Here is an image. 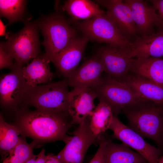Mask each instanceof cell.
<instances>
[{"instance_id":"cell-1","label":"cell","mask_w":163,"mask_h":163,"mask_svg":"<svg viewBox=\"0 0 163 163\" xmlns=\"http://www.w3.org/2000/svg\"><path fill=\"white\" fill-rule=\"evenodd\" d=\"M14 115L15 125L21 135L32 138L40 145L57 140L65 142L69 136L66 133L72 124L68 114L25 108Z\"/></svg>"},{"instance_id":"cell-2","label":"cell","mask_w":163,"mask_h":163,"mask_svg":"<svg viewBox=\"0 0 163 163\" xmlns=\"http://www.w3.org/2000/svg\"><path fill=\"white\" fill-rule=\"evenodd\" d=\"M121 113L126 118L129 127L163 149V104L144 100L127 107Z\"/></svg>"},{"instance_id":"cell-3","label":"cell","mask_w":163,"mask_h":163,"mask_svg":"<svg viewBox=\"0 0 163 163\" xmlns=\"http://www.w3.org/2000/svg\"><path fill=\"white\" fill-rule=\"evenodd\" d=\"M68 86L66 79L34 87L29 86L23 107L30 105L38 110L69 115Z\"/></svg>"},{"instance_id":"cell-4","label":"cell","mask_w":163,"mask_h":163,"mask_svg":"<svg viewBox=\"0 0 163 163\" xmlns=\"http://www.w3.org/2000/svg\"><path fill=\"white\" fill-rule=\"evenodd\" d=\"M44 38L42 44L48 59L62 51L76 37V31L62 14L55 13L36 21Z\"/></svg>"},{"instance_id":"cell-5","label":"cell","mask_w":163,"mask_h":163,"mask_svg":"<svg viewBox=\"0 0 163 163\" xmlns=\"http://www.w3.org/2000/svg\"><path fill=\"white\" fill-rule=\"evenodd\" d=\"M38 28L36 21H25L21 30L15 34L7 32V40L0 43V46L18 66H23L30 59L37 56L40 51Z\"/></svg>"},{"instance_id":"cell-6","label":"cell","mask_w":163,"mask_h":163,"mask_svg":"<svg viewBox=\"0 0 163 163\" xmlns=\"http://www.w3.org/2000/svg\"><path fill=\"white\" fill-rule=\"evenodd\" d=\"M76 23L83 36L89 40L107 43L122 49L128 47L132 43L122 33L106 12Z\"/></svg>"},{"instance_id":"cell-7","label":"cell","mask_w":163,"mask_h":163,"mask_svg":"<svg viewBox=\"0 0 163 163\" xmlns=\"http://www.w3.org/2000/svg\"><path fill=\"white\" fill-rule=\"evenodd\" d=\"M91 88L99 101L109 105L113 114L116 115L121 113L127 107L145 100L138 97L126 85L108 75L101 78Z\"/></svg>"},{"instance_id":"cell-8","label":"cell","mask_w":163,"mask_h":163,"mask_svg":"<svg viewBox=\"0 0 163 163\" xmlns=\"http://www.w3.org/2000/svg\"><path fill=\"white\" fill-rule=\"evenodd\" d=\"M15 64L10 72L1 76L0 80V105L14 113L24 108L23 101L29 86L23 76V66Z\"/></svg>"},{"instance_id":"cell-9","label":"cell","mask_w":163,"mask_h":163,"mask_svg":"<svg viewBox=\"0 0 163 163\" xmlns=\"http://www.w3.org/2000/svg\"><path fill=\"white\" fill-rule=\"evenodd\" d=\"M90 122L88 116L65 142L64 147L56 155L61 163H83L89 147L93 144L98 145L99 136L93 134L90 127Z\"/></svg>"},{"instance_id":"cell-10","label":"cell","mask_w":163,"mask_h":163,"mask_svg":"<svg viewBox=\"0 0 163 163\" xmlns=\"http://www.w3.org/2000/svg\"><path fill=\"white\" fill-rule=\"evenodd\" d=\"M109 129L113 132L111 136L112 138L119 140L134 149L149 163H158L161 154V149L148 143L139 134L123 124L117 115L113 114Z\"/></svg>"},{"instance_id":"cell-11","label":"cell","mask_w":163,"mask_h":163,"mask_svg":"<svg viewBox=\"0 0 163 163\" xmlns=\"http://www.w3.org/2000/svg\"><path fill=\"white\" fill-rule=\"evenodd\" d=\"M89 40L84 36L76 37L61 52L48 59L59 73L67 79L76 69Z\"/></svg>"},{"instance_id":"cell-12","label":"cell","mask_w":163,"mask_h":163,"mask_svg":"<svg viewBox=\"0 0 163 163\" xmlns=\"http://www.w3.org/2000/svg\"><path fill=\"white\" fill-rule=\"evenodd\" d=\"M107 9V15L122 33L133 41L139 37L130 8L121 0H99L95 1Z\"/></svg>"},{"instance_id":"cell-13","label":"cell","mask_w":163,"mask_h":163,"mask_svg":"<svg viewBox=\"0 0 163 163\" xmlns=\"http://www.w3.org/2000/svg\"><path fill=\"white\" fill-rule=\"evenodd\" d=\"M97 97L91 88H73L69 91L68 112L73 124L83 123L95 108L94 101Z\"/></svg>"},{"instance_id":"cell-14","label":"cell","mask_w":163,"mask_h":163,"mask_svg":"<svg viewBox=\"0 0 163 163\" xmlns=\"http://www.w3.org/2000/svg\"><path fill=\"white\" fill-rule=\"evenodd\" d=\"M97 54L104 72L112 78L120 81L129 74L133 58L125 56L120 48L109 45L103 46Z\"/></svg>"},{"instance_id":"cell-15","label":"cell","mask_w":163,"mask_h":163,"mask_svg":"<svg viewBox=\"0 0 163 163\" xmlns=\"http://www.w3.org/2000/svg\"><path fill=\"white\" fill-rule=\"evenodd\" d=\"M104 68L97 54L76 69L66 79L69 86L74 88H91L99 82Z\"/></svg>"},{"instance_id":"cell-16","label":"cell","mask_w":163,"mask_h":163,"mask_svg":"<svg viewBox=\"0 0 163 163\" xmlns=\"http://www.w3.org/2000/svg\"><path fill=\"white\" fill-rule=\"evenodd\" d=\"M121 51L125 56L129 57L163 58V31L145 37H138L129 47Z\"/></svg>"},{"instance_id":"cell-17","label":"cell","mask_w":163,"mask_h":163,"mask_svg":"<svg viewBox=\"0 0 163 163\" xmlns=\"http://www.w3.org/2000/svg\"><path fill=\"white\" fill-rule=\"evenodd\" d=\"M130 7L139 37H145L155 33V15L152 5L147 1L125 0Z\"/></svg>"},{"instance_id":"cell-18","label":"cell","mask_w":163,"mask_h":163,"mask_svg":"<svg viewBox=\"0 0 163 163\" xmlns=\"http://www.w3.org/2000/svg\"><path fill=\"white\" fill-rule=\"evenodd\" d=\"M127 86L138 97L163 105V87L138 75L129 74L120 81Z\"/></svg>"},{"instance_id":"cell-19","label":"cell","mask_w":163,"mask_h":163,"mask_svg":"<svg viewBox=\"0 0 163 163\" xmlns=\"http://www.w3.org/2000/svg\"><path fill=\"white\" fill-rule=\"evenodd\" d=\"M129 74L141 76L163 87V58H133Z\"/></svg>"},{"instance_id":"cell-20","label":"cell","mask_w":163,"mask_h":163,"mask_svg":"<svg viewBox=\"0 0 163 163\" xmlns=\"http://www.w3.org/2000/svg\"><path fill=\"white\" fill-rule=\"evenodd\" d=\"M50 62L43 54L34 58L27 66L23 67V76L28 85L34 87L51 81L53 74L50 71Z\"/></svg>"},{"instance_id":"cell-21","label":"cell","mask_w":163,"mask_h":163,"mask_svg":"<svg viewBox=\"0 0 163 163\" xmlns=\"http://www.w3.org/2000/svg\"><path fill=\"white\" fill-rule=\"evenodd\" d=\"M104 163H149L141 155L126 145L110 139L104 151Z\"/></svg>"},{"instance_id":"cell-22","label":"cell","mask_w":163,"mask_h":163,"mask_svg":"<svg viewBox=\"0 0 163 163\" xmlns=\"http://www.w3.org/2000/svg\"><path fill=\"white\" fill-rule=\"evenodd\" d=\"M64 8L73 19L87 20L104 13L97 3L89 0H68Z\"/></svg>"},{"instance_id":"cell-23","label":"cell","mask_w":163,"mask_h":163,"mask_svg":"<svg viewBox=\"0 0 163 163\" xmlns=\"http://www.w3.org/2000/svg\"><path fill=\"white\" fill-rule=\"evenodd\" d=\"M113 116L110 107L104 102L99 101V103L89 115L90 127L93 134L97 136L109 129Z\"/></svg>"},{"instance_id":"cell-24","label":"cell","mask_w":163,"mask_h":163,"mask_svg":"<svg viewBox=\"0 0 163 163\" xmlns=\"http://www.w3.org/2000/svg\"><path fill=\"white\" fill-rule=\"evenodd\" d=\"M19 135H21V133L17 127L6 122L0 113V149L2 161L18 142Z\"/></svg>"},{"instance_id":"cell-25","label":"cell","mask_w":163,"mask_h":163,"mask_svg":"<svg viewBox=\"0 0 163 163\" xmlns=\"http://www.w3.org/2000/svg\"><path fill=\"white\" fill-rule=\"evenodd\" d=\"M40 145L33 140L30 143L27 142L25 137L22 136L19 141L2 163H25L33 155V149Z\"/></svg>"},{"instance_id":"cell-26","label":"cell","mask_w":163,"mask_h":163,"mask_svg":"<svg viewBox=\"0 0 163 163\" xmlns=\"http://www.w3.org/2000/svg\"><path fill=\"white\" fill-rule=\"evenodd\" d=\"M27 1L0 0V15L8 20L11 24L24 19Z\"/></svg>"},{"instance_id":"cell-27","label":"cell","mask_w":163,"mask_h":163,"mask_svg":"<svg viewBox=\"0 0 163 163\" xmlns=\"http://www.w3.org/2000/svg\"><path fill=\"white\" fill-rule=\"evenodd\" d=\"M152 4L158 31H163V0H148Z\"/></svg>"},{"instance_id":"cell-28","label":"cell","mask_w":163,"mask_h":163,"mask_svg":"<svg viewBox=\"0 0 163 163\" xmlns=\"http://www.w3.org/2000/svg\"><path fill=\"white\" fill-rule=\"evenodd\" d=\"M110 139L105 133L100 135L98 148L89 163H104V151L105 147Z\"/></svg>"},{"instance_id":"cell-29","label":"cell","mask_w":163,"mask_h":163,"mask_svg":"<svg viewBox=\"0 0 163 163\" xmlns=\"http://www.w3.org/2000/svg\"><path fill=\"white\" fill-rule=\"evenodd\" d=\"M13 59L7 52L0 46V69L5 68L12 69L14 66Z\"/></svg>"},{"instance_id":"cell-30","label":"cell","mask_w":163,"mask_h":163,"mask_svg":"<svg viewBox=\"0 0 163 163\" xmlns=\"http://www.w3.org/2000/svg\"><path fill=\"white\" fill-rule=\"evenodd\" d=\"M45 153V150L43 149L40 153L37 155L36 163H46L53 154H50L47 155H46Z\"/></svg>"},{"instance_id":"cell-31","label":"cell","mask_w":163,"mask_h":163,"mask_svg":"<svg viewBox=\"0 0 163 163\" xmlns=\"http://www.w3.org/2000/svg\"><path fill=\"white\" fill-rule=\"evenodd\" d=\"M0 36H6V33L5 32L6 27V26L4 24L3 22L0 20Z\"/></svg>"},{"instance_id":"cell-32","label":"cell","mask_w":163,"mask_h":163,"mask_svg":"<svg viewBox=\"0 0 163 163\" xmlns=\"http://www.w3.org/2000/svg\"><path fill=\"white\" fill-rule=\"evenodd\" d=\"M37 155L34 154L32 157L25 163H36Z\"/></svg>"},{"instance_id":"cell-33","label":"cell","mask_w":163,"mask_h":163,"mask_svg":"<svg viewBox=\"0 0 163 163\" xmlns=\"http://www.w3.org/2000/svg\"><path fill=\"white\" fill-rule=\"evenodd\" d=\"M158 163H163V154L160 157H159L158 160Z\"/></svg>"}]
</instances>
